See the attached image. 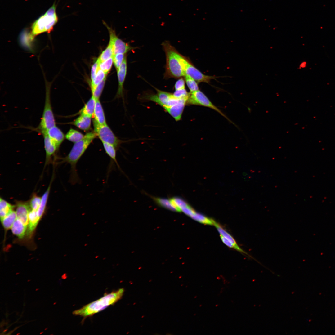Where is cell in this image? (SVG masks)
Here are the masks:
<instances>
[{
    "instance_id": "d6a6232c",
    "label": "cell",
    "mask_w": 335,
    "mask_h": 335,
    "mask_svg": "<svg viewBox=\"0 0 335 335\" xmlns=\"http://www.w3.org/2000/svg\"><path fill=\"white\" fill-rule=\"evenodd\" d=\"M220 236L223 243L229 247L234 249L239 252L250 256L246 252L241 248L238 245L234 244L230 241L221 235H220Z\"/></svg>"
},
{
    "instance_id": "f1b7e54d",
    "label": "cell",
    "mask_w": 335,
    "mask_h": 335,
    "mask_svg": "<svg viewBox=\"0 0 335 335\" xmlns=\"http://www.w3.org/2000/svg\"><path fill=\"white\" fill-rule=\"evenodd\" d=\"M41 201V197L38 196L35 193L33 194L29 201L31 209L38 211L40 206Z\"/></svg>"
},
{
    "instance_id": "e575fe53",
    "label": "cell",
    "mask_w": 335,
    "mask_h": 335,
    "mask_svg": "<svg viewBox=\"0 0 335 335\" xmlns=\"http://www.w3.org/2000/svg\"><path fill=\"white\" fill-rule=\"evenodd\" d=\"M190 93L187 92L185 89L175 90L173 93L174 96L177 98L187 99Z\"/></svg>"
},
{
    "instance_id": "d590c367",
    "label": "cell",
    "mask_w": 335,
    "mask_h": 335,
    "mask_svg": "<svg viewBox=\"0 0 335 335\" xmlns=\"http://www.w3.org/2000/svg\"><path fill=\"white\" fill-rule=\"evenodd\" d=\"M99 63L97 60L92 65L91 71V79L92 80H93L95 77L97 71L99 69Z\"/></svg>"
},
{
    "instance_id": "f546056e",
    "label": "cell",
    "mask_w": 335,
    "mask_h": 335,
    "mask_svg": "<svg viewBox=\"0 0 335 335\" xmlns=\"http://www.w3.org/2000/svg\"><path fill=\"white\" fill-rule=\"evenodd\" d=\"M113 56L99 64V68L107 74L110 70L112 65Z\"/></svg>"
},
{
    "instance_id": "5bb4252c",
    "label": "cell",
    "mask_w": 335,
    "mask_h": 335,
    "mask_svg": "<svg viewBox=\"0 0 335 335\" xmlns=\"http://www.w3.org/2000/svg\"><path fill=\"white\" fill-rule=\"evenodd\" d=\"M91 118L87 115H80L72 122V124L81 130L87 131L90 127Z\"/></svg>"
},
{
    "instance_id": "603a6c76",
    "label": "cell",
    "mask_w": 335,
    "mask_h": 335,
    "mask_svg": "<svg viewBox=\"0 0 335 335\" xmlns=\"http://www.w3.org/2000/svg\"><path fill=\"white\" fill-rule=\"evenodd\" d=\"M102 143L106 154L112 160L116 163L118 167L120 169L116 158V151L115 147L110 144L104 142H102Z\"/></svg>"
},
{
    "instance_id": "e0dca14e",
    "label": "cell",
    "mask_w": 335,
    "mask_h": 335,
    "mask_svg": "<svg viewBox=\"0 0 335 335\" xmlns=\"http://www.w3.org/2000/svg\"><path fill=\"white\" fill-rule=\"evenodd\" d=\"M40 219L37 211L30 209L28 214L29 224L27 233L29 234L35 228Z\"/></svg>"
},
{
    "instance_id": "ac0fdd59",
    "label": "cell",
    "mask_w": 335,
    "mask_h": 335,
    "mask_svg": "<svg viewBox=\"0 0 335 335\" xmlns=\"http://www.w3.org/2000/svg\"><path fill=\"white\" fill-rule=\"evenodd\" d=\"M54 174H53L52 175L50 184L48 187L47 189L41 197V204L37 211L38 215L40 218L44 213L46 207L51 190V186L54 179Z\"/></svg>"
},
{
    "instance_id": "9c48e42d",
    "label": "cell",
    "mask_w": 335,
    "mask_h": 335,
    "mask_svg": "<svg viewBox=\"0 0 335 335\" xmlns=\"http://www.w3.org/2000/svg\"><path fill=\"white\" fill-rule=\"evenodd\" d=\"M102 22L107 29L109 34V40L111 41L113 45V55L120 53L125 54L135 48L119 38L116 36L115 30L105 21L102 20Z\"/></svg>"
},
{
    "instance_id": "cb8c5ba5",
    "label": "cell",
    "mask_w": 335,
    "mask_h": 335,
    "mask_svg": "<svg viewBox=\"0 0 335 335\" xmlns=\"http://www.w3.org/2000/svg\"><path fill=\"white\" fill-rule=\"evenodd\" d=\"M113 56V45L111 41L109 40L108 45L100 55L97 60L99 63L107 60Z\"/></svg>"
},
{
    "instance_id": "2e32d148",
    "label": "cell",
    "mask_w": 335,
    "mask_h": 335,
    "mask_svg": "<svg viewBox=\"0 0 335 335\" xmlns=\"http://www.w3.org/2000/svg\"><path fill=\"white\" fill-rule=\"evenodd\" d=\"M23 223L19 219L17 218L11 228L13 233L19 238H23L25 234L27 228Z\"/></svg>"
},
{
    "instance_id": "8992f818",
    "label": "cell",
    "mask_w": 335,
    "mask_h": 335,
    "mask_svg": "<svg viewBox=\"0 0 335 335\" xmlns=\"http://www.w3.org/2000/svg\"><path fill=\"white\" fill-rule=\"evenodd\" d=\"M179 55L180 61L185 75L191 77L198 82L208 83L211 79L215 78V77L205 75L202 74L185 57L180 54Z\"/></svg>"
},
{
    "instance_id": "7c38bea8",
    "label": "cell",
    "mask_w": 335,
    "mask_h": 335,
    "mask_svg": "<svg viewBox=\"0 0 335 335\" xmlns=\"http://www.w3.org/2000/svg\"><path fill=\"white\" fill-rule=\"evenodd\" d=\"M127 71V62L126 56L121 65L117 70L118 86L117 95L118 97H122L123 96V84Z\"/></svg>"
},
{
    "instance_id": "8d00e7d4",
    "label": "cell",
    "mask_w": 335,
    "mask_h": 335,
    "mask_svg": "<svg viewBox=\"0 0 335 335\" xmlns=\"http://www.w3.org/2000/svg\"><path fill=\"white\" fill-rule=\"evenodd\" d=\"M181 212L190 217L196 212L189 205L182 208L181 209Z\"/></svg>"
},
{
    "instance_id": "ffe728a7",
    "label": "cell",
    "mask_w": 335,
    "mask_h": 335,
    "mask_svg": "<svg viewBox=\"0 0 335 335\" xmlns=\"http://www.w3.org/2000/svg\"><path fill=\"white\" fill-rule=\"evenodd\" d=\"M15 206L3 199L0 198V217L1 221L7 215L13 210Z\"/></svg>"
},
{
    "instance_id": "4316f807",
    "label": "cell",
    "mask_w": 335,
    "mask_h": 335,
    "mask_svg": "<svg viewBox=\"0 0 335 335\" xmlns=\"http://www.w3.org/2000/svg\"><path fill=\"white\" fill-rule=\"evenodd\" d=\"M106 74L101 69H98L96 75L94 79L92 80L91 83V90L95 89L97 86L106 78Z\"/></svg>"
},
{
    "instance_id": "3957f363",
    "label": "cell",
    "mask_w": 335,
    "mask_h": 335,
    "mask_svg": "<svg viewBox=\"0 0 335 335\" xmlns=\"http://www.w3.org/2000/svg\"><path fill=\"white\" fill-rule=\"evenodd\" d=\"M166 57V71L164 77L166 78H179L185 76L179 59V53L168 41L162 44Z\"/></svg>"
},
{
    "instance_id": "277c9868",
    "label": "cell",
    "mask_w": 335,
    "mask_h": 335,
    "mask_svg": "<svg viewBox=\"0 0 335 335\" xmlns=\"http://www.w3.org/2000/svg\"><path fill=\"white\" fill-rule=\"evenodd\" d=\"M56 8V5L54 3L45 14L34 22L31 27L32 38L42 33H49L52 30L58 21Z\"/></svg>"
},
{
    "instance_id": "9a60e30c",
    "label": "cell",
    "mask_w": 335,
    "mask_h": 335,
    "mask_svg": "<svg viewBox=\"0 0 335 335\" xmlns=\"http://www.w3.org/2000/svg\"><path fill=\"white\" fill-rule=\"evenodd\" d=\"M95 100L94 120L100 124H106L104 113L99 99Z\"/></svg>"
},
{
    "instance_id": "484cf974",
    "label": "cell",
    "mask_w": 335,
    "mask_h": 335,
    "mask_svg": "<svg viewBox=\"0 0 335 335\" xmlns=\"http://www.w3.org/2000/svg\"><path fill=\"white\" fill-rule=\"evenodd\" d=\"M191 217L194 220L203 224L214 225V221L200 213L196 212Z\"/></svg>"
},
{
    "instance_id": "7a4b0ae2",
    "label": "cell",
    "mask_w": 335,
    "mask_h": 335,
    "mask_svg": "<svg viewBox=\"0 0 335 335\" xmlns=\"http://www.w3.org/2000/svg\"><path fill=\"white\" fill-rule=\"evenodd\" d=\"M124 291V289L122 288L106 293L100 298L74 310L73 314L83 318L91 316L118 302L122 297Z\"/></svg>"
},
{
    "instance_id": "836d02e7",
    "label": "cell",
    "mask_w": 335,
    "mask_h": 335,
    "mask_svg": "<svg viewBox=\"0 0 335 335\" xmlns=\"http://www.w3.org/2000/svg\"><path fill=\"white\" fill-rule=\"evenodd\" d=\"M125 57L126 56H125L124 54L121 53L113 55V62L117 70L121 65Z\"/></svg>"
},
{
    "instance_id": "83f0119b",
    "label": "cell",
    "mask_w": 335,
    "mask_h": 335,
    "mask_svg": "<svg viewBox=\"0 0 335 335\" xmlns=\"http://www.w3.org/2000/svg\"><path fill=\"white\" fill-rule=\"evenodd\" d=\"M214 225L217 228L220 235L225 238L234 244L238 245L233 238L226 231L220 224L214 221Z\"/></svg>"
},
{
    "instance_id": "52a82bcc",
    "label": "cell",
    "mask_w": 335,
    "mask_h": 335,
    "mask_svg": "<svg viewBox=\"0 0 335 335\" xmlns=\"http://www.w3.org/2000/svg\"><path fill=\"white\" fill-rule=\"evenodd\" d=\"M93 123L94 132L102 142L110 144L115 148L118 147L120 143L119 140L107 124H100L94 119Z\"/></svg>"
},
{
    "instance_id": "ba28073f",
    "label": "cell",
    "mask_w": 335,
    "mask_h": 335,
    "mask_svg": "<svg viewBox=\"0 0 335 335\" xmlns=\"http://www.w3.org/2000/svg\"><path fill=\"white\" fill-rule=\"evenodd\" d=\"M186 105H200L209 108L217 111L230 122L233 123L202 92L199 90L190 92Z\"/></svg>"
},
{
    "instance_id": "1f68e13d",
    "label": "cell",
    "mask_w": 335,
    "mask_h": 335,
    "mask_svg": "<svg viewBox=\"0 0 335 335\" xmlns=\"http://www.w3.org/2000/svg\"><path fill=\"white\" fill-rule=\"evenodd\" d=\"M106 78L100 83L94 90L92 91V95L95 100L99 99L104 87Z\"/></svg>"
},
{
    "instance_id": "d6986e66",
    "label": "cell",
    "mask_w": 335,
    "mask_h": 335,
    "mask_svg": "<svg viewBox=\"0 0 335 335\" xmlns=\"http://www.w3.org/2000/svg\"><path fill=\"white\" fill-rule=\"evenodd\" d=\"M96 100L92 96L80 110V115H87L91 118L93 116Z\"/></svg>"
},
{
    "instance_id": "8fae6325",
    "label": "cell",
    "mask_w": 335,
    "mask_h": 335,
    "mask_svg": "<svg viewBox=\"0 0 335 335\" xmlns=\"http://www.w3.org/2000/svg\"><path fill=\"white\" fill-rule=\"evenodd\" d=\"M17 218L20 219L28 227V214L31 209L29 201H16Z\"/></svg>"
},
{
    "instance_id": "4dcf8cb0",
    "label": "cell",
    "mask_w": 335,
    "mask_h": 335,
    "mask_svg": "<svg viewBox=\"0 0 335 335\" xmlns=\"http://www.w3.org/2000/svg\"><path fill=\"white\" fill-rule=\"evenodd\" d=\"M185 78L187 85L190 90V92L199 90L198 84L194 79L186 75H185Z\"/></svg>"
},
{
    "instance_id": "5b68a950",
    "label": "cell",
    "mask_w": 335,
    "mask_h": 335,
    "mask_svg": "<svg viewBox=\"0 0 335 335\" xmlns=\"http://www.w3.org/2000/svg\"><path fill=\"white\" fill-rule=\"evenodd\" d=\"M51 84L47 83L44 106L40 122L37 129L41 134L46 132L56 125V122L51 105L50 96Z\"/></svg>"
},
{
    "instance_id": "d4e9b609",
    "label": "cell",
    "mask_w": 335,
    "mask_h": 335,
    "mask_svg": "<svg viewBox=\"0 0 335 335\" xmlns=\"http://www.w3.org/2000/svg\"><path fill=\"white\" fill-rule=\"evenodd\" d=\"M84 136L82 133L72 128L69 130L65 136L67 139L74 143L81 140Z\"/></svg>"
},
{
    "instance_id": "4fadbf2b",
    "label": "cell",
    "mask_w": 335,
    "mask_h": 335,
    "mask_svg": "<svg viewBox=\"0 0 335 335\" xmlns=\"http://www.w3.org/2000/svg\"><path fill=\"white\" fill-rule=\"evenodd\" d=\"M45 132L59 149L65 137L61 130L55 125L49 129Z\"/></svg>"
},
{
    "instance_id": "6da1fadb",
    "label": "cell",
    "mask_w": 335,
    "mask_h": 335,
    "mask_svg": "<svg viewBox=\"0 0 335 335\" xmlns=\"http://www.w3.org/2000/svg\"><path fill=\"white\" fill-rule=\"evenodd\" d=\"M97 136L94 132L87 133L82 139L74 143L70 152L66 157L58 158L60 160L58 163V164L66 163L70 165L71 174L69 182L71 183L75 184L79 182V178L77 170V164L89 145Z\"/></svg>"
},
{
    "instance_id": "30bf717a",
    "label": "cell",
    "mask_w": 335,
    "mask_h": 335,
    "mask_svg": "<svg viewBox=\"0 0 335 335\" xmlns=\"http://www.w3.org/2000/svg\"><path fill=\"white\" fill-rule=\"evenodd\" d=\"M44 138V148L46 152V159L44 169L47 165L51 163L52 157L59 149L54 142L45 132L42 134Z\"/></svg>"
},
{
    "instance_id": "7402d4cb",
    "label": "cell",
    "mask_w": 335,
    "mask_h": 335,
    "mask_svg": "<svg viewBox=\"0 0 335 335\" xmlns=\"http://www.w3.org/2000/svg\"><path fill=\"white\" fill-rule=\"evenodd\" d=\"M16 218V212L12 210L1 221L4 228L6 230H8L11 228Z\"/></svg>"
},
{
    "instance_id": "44dd1931",
    "label": "cell",
    "mask_w": 335,
    "mask_h": 335,
    "mask_svg": "<svg viewBox=\"0 0 335 335\" xmlns=\"http://www.w3.org/2000/svg\"><path fill=\"white\" fill-rule=\"evenodd\" d=\"M151 198L159 206L169 210L177 212L176 209L172 204L170 199L151 196Z\"/></svg>"
},
{
    "instance_id": "74e56055",
    "label": "cell",
    "mask_w": 335,
    "mask_h": 335,
    "mask_svg": "<svg viewBox=\"0 0 335 335\" xmlns=\"http://www.w3.org/2000/svg\"><path fill=\"white\" fill-rule=\"evenodd\" d=\"M174 88L175 90L185 89V81L182 78H181L177 80L175 84Z\"/></svg>"
}]
</instances>
